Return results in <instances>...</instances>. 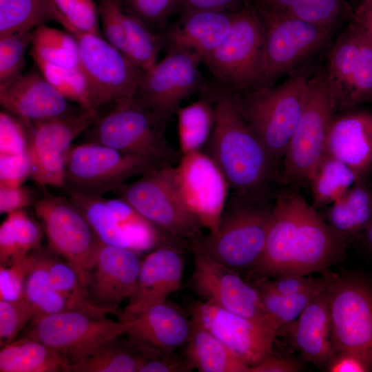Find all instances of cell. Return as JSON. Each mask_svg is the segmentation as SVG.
Returning <instances> with one entry per match:
<instances>
[{
	"label": "cell",
	"mask_w": 372,
	"mask_h": 372,
	"mask_svg": "<svg viewBox=\"0 0 372 372\" xmlns=\"http://www.w3.org/2000/svg\"><path fill=\"white\" fill-rule=\"evenodd\" d=\"M344 239L296 192L280 194L272 207L264 250L251 274L257 279L307 276L340 261Z\"/></svg>",
	"instance_id": "1"
},
{
	"label": "cell",
	"mask_w": 372,
	"mask_h": 372,
	"mask_svg": "<svg viewBox=\"0 0 372 372\" xmlns=\"http://www.w3.org/2000/svg\"><path fill=\"white\" fill-rule=\"evenodd\" d=\"M207 153L225 177L232 194L261 196L273 175L275 159L242 117L234 96L220 92Z\"/></svg>",
	"instance_id": "2"
},
{
	"label": "cell",
	"mask_w": 372,
	"mask_h": 372,
	"mask_svg": "<svg viewBox=\"0 0 372 372\" xmlns=\"http://www.w3.org/2000/svg\"><path fill=\"white\" fill-rule=\"evenodd\" d=\"M309 81L296 74L276 86L231 94L242 117L275 161L285 156L304 109Z\"/></svg>",
	"instance_id": "3"
},
{
	"label": "cell",
	"mask_w": 372,
	"mask_h": 372,
	"mask_svg": "<svg viewBox=\"0 0 372 372\" xmlns=\"http://www.w3.org/2000/svg\"><path fill=\"white\" fill-rule=\"evenodd\" d=\"M260 197L232 194L216 232L198 238L208 254L238 272L251 270L265 246L272 207L262 205Z\"/></svg>",
	"instance_id": "4"
},
{
	"label": "cell",
	"mask_w": 372,
	"mask_h": 372,
	"mask_svg": "<svg viewBox=\"0 0 372 372\" xmlns=\"http://www.w3.org/2000/svg\"><path fill=\"white\" fill-rule=\"evenodd\" d=\"M174 167H156L115 192L170 240L189 247L203 226L180 196Z\"/></svg>",
	"instance_id": "5"
},
{
	"label": "cell",
	"mask_w": 372,
	"mask_h": 372,
	"mask_svg": "<svg viewBox=\"0 0 372 372\" xmlns=\"http://www.w3.org/2000/svg\"><path fill=\"white\" fill-rule=\"evenodd\" d=\"M265 36V25L252 5L234 12L229 34L202 61L212 74L219 91L236 94L258 86Z\"/></svg>",
	"instance_id": "6"
},
{
	"label": "cell",
	"mask_w": 372,
	"mask_h": 372,
	"mask_svg": "<svg viewBox=\"0 0 372 372\" xmlns=\"http://www.w3.org/2000/svg\"><path fill=\"white\" fill-rule=\"evenodd\" d=\"M167 125L153 112L131 102L113 107L87 130L89 141L175 166L182 156L165 136Z\"/></svg>",
	"instance_id": "7"
},
{
	"label": "cell",
	"mask_w": 372,
	"mask_h": 372,
	"mask_svg": "<svg viewBox=\"0 0 372 372\" xmlns=\"http://www.w3.org/2000/svg\"><path fill=\"white\" fill-rule=\"evenodd\" d=\"M95 307L71 309L31 320L25 336L59 353L68 363L80 360L105 342L126 335L125 319L113 320Z\"/></svg>",
	"instance_id": "8"
},
{
	"label": "cell",
	"mask_w": 372,
	"mask_h": 372,
	"mask_svg": "<svg viewBox=\"0 0 372 372\" xmlns=\"http://www.w3.org/2000/svg\"><path fill=\"white\" fill-rule=\"evenodd\" d=\"M335 353L360 356L372 371V282L354 274H324Z\"/></svg>",
	"instance_id": "9"
},
{
	"label": "cell",
	"mask_w": 372,
	"mask_h": 372,
	"mask_svg": "<svg viewBox=\"0 0 372 372\" xmlns=\"http://www.w3.org/2000/svg\"><path fill=\"white\" fill-rule=\"evenodd\" d=\"M56 21L76 40L83 70L95 92V108L112 104L113 107L133 101L145 70L101 34L80 30L57 11Z\"/></svg>",
	"instance_id": "10"
},
{
	"label": "cell",
	"mask_w": 372,
	"mask_h": 372,
	"mask_svg": "<svg viewBox=\"0 0 372 372\" xmlns=\"http://www.w3.org/2000/svg\"><path fill=\"white\" fill-rule=\"evenodd\" d=\"M158 166L161 165L98 143L72 145L65 163L64 189L103 196Z\"/></svg>",
	"instance_id": "11"
},
{
	"label": "cell",
	"mask_w": 372,
	"mask_h": 372,
	"mask_svg": "<svg viewBox=\"0 0 372 372\" xmlns=\"http://www.w3.org/2000/svg\"><path fill=\"white\" fill-rule=\"evenodd\" d=\"M49 249L68 262L86 288L101 242L80 210L69 198L45 192L34 204Z\"/></svg>",
	"instance_id": "12"
},
{
	"label": "cell",
	"mask_w": 372,
	"mask_h": 372,
	"mask_svg": "<svg viewBox=\"0 0 372 372\" xmlns=\"http://www.w3.org/2000/svg\"><path fill=\"white\" fill-rule=\"evenodd\" d=\"M200 63L195 53L169 50L163 60L145 71L134 101L167 125L185 99L213 87L200 74Z\"/></svg>",
	"instance_id": "13"
},
{
	"label": "cell",
	"mask_w": 372,
	"mask_h": 372,
	"mask_svg": "<svg viewBox=\"0 0 372 372\" xmlns=\"http://www.w3.org/2000/svg\"><path fill=\"white\" fill-rule=\"evenodd\" d=\"M198 238L189 247L194 259L190 287L203 301L266 324L278 333L277 324L267 313L258 289L245 281L238 271L208 254L198 242Z\"/></svg>",
	"instance_id": "14"
},
{
	"label": "cell",
	"mask_w": 372,
	"mask_h": 372,
	"mask_svg": "<svg viewBox=\"0 0 372 372\" xmlns=\"http://www.w3.org/2000/svg\"><path fill=\"white\" fill-rule=\"evenodd\" d=\"M334 109L326 73L310 79L304 109L285 154L284 176L288 180L311 181L324 156Z\"/></svg>",
	"instance_id": "15"
},
{
	"label": "cell",
	"mask_w": 372,
	"mask_h": 372,
	"mask_svg": "<svg viewBox=\"0 0 372 372\" xmlns=\"http://www.w3.org/2000/svg\"><path fill=\"white\" fill-rule=\"evenodd\" d=\"M100 117L99 110L79 112L54 119L27 123L30 178L39 186L64 189L65 167L74 138L87 131Z\"/></svg>",
	"instance_id": "16"
},
{
	"label": "cell",
	"mask_w": 372,
	"mask_h": 372,
	"mask_svg": "<svg viewBox=\"0 0 372 372\" xmlns=\"http://www.w3.org/2000/svg\"><path fill=\"white\" fill-rule=\"evenodd\" d=\"M257 12L265 28L259 87L271 85L273 79L320 48L329 28L282 15Z\"/></svg>",
	"instance_id": "17"
},
{
	"label": "cell",
	"mask_w": 372,
	"mask_h": 372,
	"mask_svg": "<svg viewBox=\"0 0 372 372\" xmlns=\"http://www.w3.org/2000/svg\"><path fill=\"white\" fill-rule=\"evenodd\" d=\"M174 171L185 204L209 234H214L230 189L223 172L202 151L182 155Z\"/></svg>",
	"instance_id": "18"
},
{
	"label": "cell",
	"mask_w": 372,
	"mask_h": 372,
	"mask_svg": "<svg viewBox=\"0 0 372 372\" xmlns=\"http://www.w3.org/2000/svg\"><path fill=\"white\" fill-rule=\"evenodd\" d=\"M326 74L335 108L372 99V42L355 24L333 46Z\"/></svg>",
	"instance_id": "19"
},
{
	"label": "cell",
	"mask_w": 372,
	"mask_h": 372,
	"mask_svg": "<svg viewBox=\"0 0 372 372\" xmlns=\"http://www.w3.org/2000/svg\"><path fill=\"white\" fill-rule=\"evenodd\" d=\"M191 309L192 320L209 330L251 367L273 355L274 329L203 300Z\"/></svg>",
	"instance_id": "20"
},
{
	"label": "cell",
	"mask_w": 372,
	"mask_h": 372,
	"mask_svg": "<svg viewBox=\"0 0 372 372\" xmlns=\"http://www.w3.org/2000/svg\"><path fill=\"white\" fill-rule=\"evenodd\" d=\"M141 262L133 249L101 243L86 281L90 303L107 313L120 316L118 308L134 291Z\"/></svg>",
	"instance_id": "21"
},
{
	"label": "cell",
	"mask_w": 372,
	"mask_h": 372,
	"mask_svg": "<svg viewBox=\"0 0 372 372\" xmlns=\"http://www.w3.org/2000/svg\"><path fill=\"white\" fill-rule=\"evenodd\" d=\"M98 9L105 39L134 65L147 70L165 46L161 34L152 31L123 0H99Z\"/></svg>",
	"instance_id": "22"
},
{
	"label": "cell",
	"mask_w": 372,
	"mask_h": 372,
	"mask_svg": "<svg viewBox=\"0 0 372 372\" xmlns=\"http://www.w3.org/2000/svg\"><path fill=\"white\" fill-rule=\"evenodd\" d=\"M130 324L127 340L149 358L170 355L186 344L192 321L176 307L165 301L134 316L122 313Z\"/></svg>",
	"instance_id": "23"
},
{
	"label": "cell",
	"mask_w": 372,
	"mask_h": 372,
	"mask_svg": "<svg viewBox=\"0 0 372 372\" xmlns=\"http://www.w3.org/2000/svg\"><path fill=\"white\" fill-rule=\"evenodd\" d=\"M0 103L6 111L27 123L54 119L76 112L69 101L39 70L0 84Z\"/></svg>",
	"instance_id": "24"
},
{
	"label": "cell",
	"mask_w": 372,
	"mask_h": 372,
	"mask_svg": "<svg viewBox=\"0 0 372 372\" xmlns=\"http://www.w3.org/2000/svg\"><path fill=\"white\" fill-rule=\"evenodd\" d=\"M184 259L172 243H163L141 262L134 291L128 298L124 314L134 316L165 302L180 287Z\"/></svg>",
	"instance_id": "25"
},
{
	"label": "cell",
	"mask_w": 372,
	"mask_h": 372,
	"mask_svg": "<svg viewBox=\"0 0 372 372\" xmlns=\"http://www.w3.org/2000/svg\"><path fill=\"white\" fill-rule=\"evenodd\" d=\"M234 12L197 10L182 12L176 23L162 32L165 46L169 50H183L195 53L203 61L229 34Z\"/></svg>",
	"instance_id": "26"
},
{
	"label": "cell",
	"mask_w": 372,
	"mask_h": 372,
	"mask_svg": "<svg viewBox=\"0 0 372 372\" xmlns=\"http://www.w3.org/2000/svg\"><path fill=\"white\" fill-rule=\"evenodd\" d=\"M324 154L362 174L372 163V115L355 112L332 120Z\"/></svg>",
	"instance_id": "27"
},
{
	"label": "cell",
	"mask_w": 372,
	"mask_h": 372,
	"mask_svg": "<svg viewBox=\"0 0 372 372\" xmlns=\"http://www.w3.org/2000/svg\"><path fill=\"white\" fill-rule=\"evenodd\" d=\"M294 339L302 355L318 366L327 367L335 355L326 285L296 321Z\"/></svg>",
	"instance_id": "28"
},
{
	"label": "cell",
	"mask_w": 372,
	"mask_h": 372,
	"mask_svg": "<svg viewBox=\"0 0 372 372\" xmlns=\"http://www.w3.org/2000/svg\"><path fill=\"white\" fill-rule=\"evenodd\" d=\"M185 360L200 372H250L251 366L209 330L192 320Z\"/></svg>",
	"instance_id": "29"
},
{
	"label": "cell",
	"mask_w": 372,
	"mask_h": 372,
	"mask_svg": "<svg viewBox=\"0 0 372 372\" xmlns=\"http://www.w3.org/2000/svg\"><path fill=\"white\" fill-rule=\"evenodd\" d=\"M219 90L213 85L200 93L194 102L180 107L176 114L178 134L182 155L201 151L211 135L214 121V103Z\"/></svg>",
	"instance_id": "30"
},
{
	"label": "cell",
	"mask_w": 372,
	"mask_h": 372,
	"mask_svg": "<svg viewBox=\"0 0 372 372\" xmlns=\"http://www.w3.org/2000/svg\"><path fill=\"white\" fill-rule=\"evenodd\" d=\"M68 361L56 350L29 337L1 347V372L63 371Z\"/></svg>",
	"instance_id": "31"
},
{
	"label": "cell",
	"mask_w": 372,
	"mask_h": 372,
	"mask_svg": "<svg viewBox=\"0 0 372 372\" xmlns=\"http://www.w3.org/2000/svg\"><path fill=\"white\" fill-rule=\"evenodd\" d=\"M118 338L105 342L87 357L68 363L63 371L139 372L148 357L128 340L122 342Z\"/></svg>",
	"instance_id": "32"
},
{
	"label": "cell",
	"mask_w": 372,
	"mask_h": 372,
	"mask_svg": "<svg viewBox=\"0 0 372 372\" xmlns=\"http://www.w3.org/2000/svg\"><path fill=\"white\" fill-rule=\"evenodd\" d=\"M372 218V196L364 187L356 185L331 205L328 225L344 239L364 231Z\"/></svg>",
	"instance_id": "33"
},
{
	"label": "cell",
	"mask_w": 372,
	"mask_h": 372,
	"mask_svg": "<svg viewBox=\"0 0 372 372\" xmlns=\"http://www.w3.org/2000/svg\"><path fill=\"white\" fill-rule=\"evenodd\" d=\"M65 190L102 243L132 249L130 239L114 216L106 199L101 196Z\"/></svg>",
	"instance_id": "34"
},
{
	"label": "cell",
	"mask_w": 372,
	"mask_h": 372,
	"mask_svg": "<svg viewBox=\"0 0 372 372\" xmlns=\"http://www.w3.org/2000/svg\"><path fill=\"white\" fill-rule=\"evenodd\" d=\"M30 55L67 68L81 67L76 39L70 32L41 25L32 31Z\"/></svg>",
	"instance_id": "35"
},
{
	"label": "cell",
	"mask_w": 372,
	"mask_h": 372,
	"mask_svg": "<svg viewBox=\"0 0 372 372\" xmlns=\"http://www.w3.org/2000/svg\"><path fill=\"white\" fill-rule=\"evenodd\" d=\"M57 10L51 0H0V37L56 21Z\"/></svg>",
	"instance_id": "36"
},
{
	"label": "cell",
	"mask_w": 372,
	"mask_h": 372,
	"mask_svg": "<svg viewBox=\"0 0 372 372\" xmlns=\"http://www.w3.org/2000/svg\"><path fill=\"white\" fill-rule=\"evenodd\" d=\"M37 260L24 285V296L31 304V320L72 309L68 300L52 286L45 265L46 249H36Z\"/></svg>",
	"instance_id": "37"
},
{
	"label": "cell",
	"mask_w": 372,
	"mask_h": 372,
	"mask_svg": "<svg viewBox=\"0 0 372 372\" xmlns=\"http://www.w3.org/2000/svg\"><path fill=\"white\" fill-rule=\"evenodd\" d=\"M260 12L297 19L322 27H329L342 10L341 0H254Z\"/></svg>",
	"instance_id": "38"
},
{
	"label": "cell",
	"mask_w": 372,
	"mask_h": 372,
	"mask_svg": "<svg viewBox=\"0 0 372 372\" xmlns=\"http://www.w3.org/2000/svg\"><path fill=\"white\" fill-rule=\"evenodd\" d=\"M360 175L342 162L324 154L310 181L314 204H332L357 185Z\"/></svg>",
	"instance_id": "39"
},
{
	"label": "cell",
	"mask_w": 372,
	"mask_h": 372,
	"mask_svg": "<svg viewBox=\"0 0 372 372\" xmlns=\"http://www.w3.org/2000/svg\"><path fill=\"white\" fill-rule=\"evenodd\" d=\"M32 60L43 76L69 101L83 109L95 108L94 87L82 67L67 68Z\"/></svg>",
	"instance_id": "40"
},
{
	"label": "cell",
	"mask_w": 372,
	"mask_h": 372,
	"mask_svg": "<svg viewBox=\"0 0 372 372\" xmlns=\"http://www.w3.org/2000/svg\"><path fill=\"white\" fill-rule=\"evenodd\" d=\"M106 202L122 229L131 240L132 249L142 251L155 245L161 232L121 198Z\"/></svg>",
	"instance_id": "41"
},
{
	"label": "cell",
	"mask_w": 372,
	"mask_h": 372,
	"mask_svg": "<svg viewBox=\"0 0 372 372\" xmlns=\"http://www.w3.org/2000/svg\"><path fill=\"white\" fill-rule=\"evenodd\" d=\"M46 249L45 265L54 288L69 302L72 309L94 307L76 270L65 260Z\"/></svg>",
	"instance_id": "42"
},
{
	"label": "cell",
	"mask_w": 372,
	"mask_h": 372,
	"mask_svg": "<svg viewBox=\"0 0 372 372\" xmlns=\"http://www.w3.org/2000/svg\"><path fill=\"white\" fill-rule=\"evenodd\" d=\"M41 228L26 211L19 210L8 214L0 226V240L9 250L27 254L40 247Z\"/></svg>",
	"instance_id": "43"
},
{
	"label": "cell",
	"mask_w": 372,
	"mask_h": 372,
	"mask_svg": "<svg viewBox=\"0 0 372 372\" xmlns=\"http://www.w3.org/2000/svg\"><path fill=\"white\" fill-rule=\"evenodd\" d=\"M319 288L291 296H280L258 290L267 313L276 321L278 331L296 322L309 302L324 289Z\"/></svg>",
	"instance_id": "44"
},
{
	"label": "cell",
	"mask_w": 372,
	"mask_h": 372,
	"mask_svg": "<svg viewBox=\"0 0 372 372\" xmlns=\"http://www.w3.org/2000/svg\"><path fill=\"white\" fill-rule=\"evenodd\" d=\"M32 31L0 37V84L22 74L25 53L32 41Z\"/></svg>",
	"instance_id": "45"
},
{
	"label": "cell",
	"mask_w": 372,
	"mask_h": 372,
	"mask_svg": "<svg viewBox=\"0 0 372 372\" xmlns=\"http://www.w3.org/2000/svg\"><path fill=\"white\" fill-rule=\"evenodd\" d=\"M36 260L34 249L12 260L9 267H1V300H17L23 298L25 282Z\"/></svg>",
	"instance_id": "46"
},
{
	"label": "cell",
	"mask_w": 372,
	"mask_h": 372,
	"mask_svg": "<svg viewBox=\"0 0 372 372\" xmlns=\"http://www.w3.org/2000/svg\"><path fill=\"white\" fill-rule=\"evenodd\" d=\"M28 300H0V343L3 347L14 341L19 332L33 318Z\"/></svg>",
	"instance_id": "47"
},
{
	"label": "cell",
	"mask_w": 372,
	"mask_h": 372,
	"mask_svg": "<svg viewBox=\"0 0 372 372\" xmlns=\"http://www.w3.org/2000/svg\"><path fill=\"white\" fill-rule=\"evenodd\" d=\"M63 17L76 28L101 34L98 5L93 0H51Z\"/></svg>",
	"instance_id": "48"
},
{
	"label": "cell",
	"mask_w": 372,
	"mask_h": 372,
	"mask_svg": "<svg viewBox=\"0 0 372 372\" xmlns=\"http://www.w3.org/2000/svg\"><path fill=\"white\" fill-rule=\"evenodd\" d=\"M29 130L24 121L8 111L0 113V155L28 152Z\"/></svg>",
	"instance_id": "49"
},
{
	"label": "cell",
	"mask_w": 372,
	"mask_h": 372,
	"mask_svg": "<svg viewBox=\"0 0 372 372\" xmlns=\"http://www.w3.org/2000/svg\"><path fill=\"white\" fill-rule=\"evenodd\" d=\"M127 8L152 31L161 33L178 0H123Z\"/></svg>",
	"instance_id": "50"
},
{
	"label": "cell",
	"mask_w": 372,
	"mask_h": 372,
	"mask_svg": "<svg viewBox=\"0 0 372 372\" xmlns=\"http://www.w3.org/2000/svg\"><path fill=\"white\" fill-rule=\"evenodd\" d=\"M324 285V276L316 278L306 276H287L273 279H259L252 284L258 290L280 296L298 294L321 287Z\"/></svg>",
	"instance_id": "51"
},
{
	"label": "cell",
	"mask_w": 372,
	"mask_h": 372,
	"mask_svg": "<svg viewBox=\"0 0 372 372\" xmlns=\"http://www.w3.org/2000/svg\"><path fill=\"white\" fill-rule=\"evenodd\" d=\"M31 175V161L28 153L0 155V185H19Z\"/></svg>",
	"instance_id": "52"
},
{
	"label": "cell",
	"mask_w": 372,
	"mask_h": 372,
	"mask_svg": "<svg viewBox=\"0 0 372 372\" xmlns=\"http://www.w3.org/2000/svg\"><path fill=\"white\" fill-rule=\"evenodd\" d=\"M36 192L33 189L19 185H0V212L8 214L34 204Z\"/></svg>",
	"instance_id": "53"
},
{
	"label": "cell",
	"mask_w": 372,
	"mask_h": 372,
	"mask_svg": "<svg viewBox=\"0 0 372 372\" xmlns=\"http://www.w3.org/2000/svg\"><path fill=\"white\" fill-rule=\"evenodd\" d=\"M329 372H366L371 371L369 366L358 355L349 351L335 353L327 366Z\"/></svg>",
	"instance_id": "54"
},
{
	"label": "cell",
	"mask_w": 372,
	"mask_h": 372,
	"mask_svg": "<svg viewBox=\"0 0 372 372\" xmlns=\"http://www.w3.org/2000/svg\"><path fill=\"white\" fill-rule=\"evenodd\" d=\"M241 0H178L176 8L182 12L197 10L234 12Z\"/></svg>",
	"instance_id": "55"
},
{
	"label": "cell",
	"mask_w": 372,
	"mask_h": 372,
	"mask_svg": "<svg viewBox=\"0 0 372 372\" xmlns=\"http://www.w3.org/2000/svg\"><path fill=\"white\" fill-rule=\"evenodd\" d=\"M192 371L185 360H178L171 358L169 355H163L147 359L141 366L139 372H182Z\"/></svg>",
	"instance_id": "56"
},
{
	"label": "cell",
	"mask_w": 372,
	"mask_h": 372,
	"mask_svg": "<svg viewBox=\"0 0 372 372\" xmlns=\"http://www.w3.org/2000/svg\"><path fill=\"white\" fill-rule=\"evenodd\" d=\"M301 371L300 366L295 361L273 355L251 367L250 372H296Z\"/></svg>",
	"instance_id": "57"
},
{
	"label": "cell",
	"mask_w": 372,
	"mask_h": 372,
	"mask_svg": "<svg viewBox=\"0 0 372 372\" xmlns=\"http://www.w3.org/2000/svg\"><path fill=\"white\" fill-rule=\"evenodd\" d=\"M372 42V0H362L354 14V23Z\"/></svg>",
	"instance_id": "58"
},
{
	"label": "cell",
	"mask_w": 372,
	"mask_h": 372,
	"mask_svg": "<svg viewBox=\"0 0 372 372\" xmlns=\"http://www.w3.org/2000/svg\"><path fill=\"white\" fill-rule=\"evenodd\" d=\"M364 234L366 246L372 253V218L364 229Z\"/></svg>",
	"instance_id": "59"
}]
</instances>
